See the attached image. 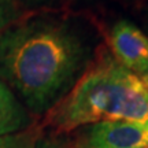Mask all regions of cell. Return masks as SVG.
I'll return each mask as SVG.
<instances>
[{"label":"cell","instance_id":"9c48e42d","mask_svg":"<svg viewBox=\"0 0 148 148\" xmlns=\"http://www.w3.org/2000/svg\"><path fill=\"white\" fill-rule=\"evenodd\" d=\"M18 1H22V3H25V4H41L44 1H47V0H18Z\"/></svg>","mask_w":148,"mask_h":148},{"label":"cell","instance_id":"277c9868","mask_svg":"<svg viewBox=\"0 0 148 148\" xmlns=\"http://www.w3.org/2000/svg\"><path fill=\"white\" fill-rule=\"evenodd\" d=\"M112 58L132 73H148V37L136 25L119 21L108 37Z\"/></svg>","mask_w":148,"mask_h":148},{"label":"cell","instance_id":"8992f818","mask_svg":"<svg viewBox=\"0 0 148 148\" xmlns=\"http://www.w3.org/2000/svg\"><path fill=\"white\" fill-rule=\"evenodd\" d=\"M41 134V125H32L21 132L0 136V148H36Z\"/></svg>","mask_w":148,"mask_h":148},{"label":"cell","instance_id":"ba28073f","mask_svg":"<svg viewBox=\"0 0 148 148\" xmlns=\"http://www.w3.org/2000/svg\"><path fill=\"white\" fill-rule=\"evenodd\" d=\"M36 148H75L69 141V138H63L62 136L51 134V136H40L36 144Z\"/></svg>","mask_w":148,"mask_h":148},{"label":"cell","instance_id":"52a82bcc","mask_svg":"<svg viewBox=\"0 0 148 148\" xmlns=\"http://www.w3.org/2000/svg\"><path fill=\"white\" fill-rule=\"evenodd\" d=\"M18 14V0H0V32L15 22Z\"/></svg>","mask_w":148,"mask_h":148},{"label":"cell","instance_id":"6da1fadb","mask_svg":"<svg viewBox=\"0 0 148 148\" xmlns=\"http://www.w3.org/2000/svg\"><path fill=\"white\" fill-rule=\"evenodd\" d=\"M90 62L88 40L63 22H12L0 32V81L36 115L51 110Z\"/></svg>","mask_w":148,"mask_h":148},{"label":"cell","instance_id":"7a4b0ae2","mask_svg":"<svg viewBox=\"0 0 148 148\" xmlns=\"http://www.w3.org/2000/svg\"><path fill=\"white\" fill-rule=\"evenodd\" d=\"M103 121L148 123V88L106 52L99 53L73 88L45 112L41 127L63 136Z\"/></svg>","mask_w":148,"mask_h":148},{"label":"cell","instance_id":"5b68a950","mask_svg":"<svg viewBox=\"0 0 148 148\" xmlns=\"http://www.w3.org/2000/svg\"><path fill=\"white\" fill-rule=\"evenodd\" d=\"M29 111L12 90L0 81V136L25 130L30 126Z\"/></svg>","mask_w":148,"mask_h":148},{"label":"cell","instance_id":"30bf717a","mask_svg":"<svg viewBox=\"0 0 148 148\" xmlns=\"http://www.w3.org/2000/svg\"><path fill=\"white\" fill-rule=\"evenodd\" d=\"M141 81H143L144 85H145V86L148 88V73H145V74L143 75V77H141Z\"/></svg>","mask_w":148,"mask_h":148},{"label":"cell","instance_id":"3957f363","mask_svg":"<svg viewBox=\"0 0 148 148\" xmlns=\"http://www.w3.org/2000/svg\"><path fill=\"white\" fill-rule=\"evenodd\" d=\"M70 133L75 148H148V123L103 121Z\"/></svg>","mask_w":148,"mask_h":148}]
</instances>
